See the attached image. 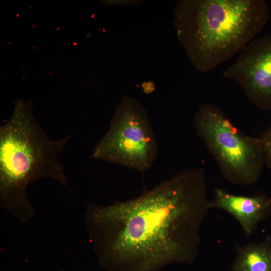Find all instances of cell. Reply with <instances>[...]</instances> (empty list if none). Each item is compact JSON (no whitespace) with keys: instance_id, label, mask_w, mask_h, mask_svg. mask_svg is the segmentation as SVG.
<instances>
[{"instance_id":"cell-6","label":"cell","mask_w":271,"mask_h":271,"mask_svg":"<svg viewBox=\"0 0 271 271\" xmlns=\"http://www.w3.org/2000/svg\"><path fill=\"white\" fill-rule=\"evenodd\" d=\"M223 73L257 108L271 111V35L254 39Z\"/></svg>"},{"instance_id":"cell-7","label":"cell","mask_w":271,"mask_h":271,"mask_svg":"<svg viewBox=\"0 0 271 271\" xmlns=\"http://www.w3.org/2000/svg\"><path fill=\"white\" fill-rule=\"evenodd\" d=\"M210 207L222 209L230 214L239 222L245 235L249 236L258 222L268 213L271 200L270 197L262 195H237L215 188Z\"/></svg>"},{"instance_id":"cell-2","label":"cell","mask_w":271,"mask_h":271,"mask_svg":"<svg viewBox=\"0 0 271 271\" xmlns=\"http://www.w3.org/2000/svg\"><path fill=\"white\" fill-rule=\"evenodd\" d=\"M269 17L263 0H183L175 7L174 25L194 67L206 73L239 54Z\"/></svg>"},{"instance_id":"cell-5","label":"cell","mask_w":271,"mask_h":271,"mask_svg":"<svg viewBox=\"0 0 271 271\" xmlns=\"http://www.w3.org/2000/svg\"><path fill=\"white\" fill-rule=\"evenodd\" d=\"M158 154V143L146 109L137 100L125 97L92 157L144 172L151 167Z\"/></svg>"},{"instance_id":"cell-9","label":"cell","mask_w":271,"mask_h":271,"mask_svg":"<svg viewBox=\"0 0 271 271\" xmlns=\"http://www.w3.org/2000/svg\"><path fill=\"white\" fill-rule=\"evenodd\" d=\"M265 165L271 169V127L260 138Z\"/></svg>"},{"instance_id":"cell-10","label":"cell","mask_w":271,"mask_h":271,"mask_svg":"<svg viewBox=\"0 0 271 271\" xmlns=\"http://www.w3.org/2000/svg\"><path fill=\"white\" fill-rule=\"evenodd\" d=\"M270 200H271V197H270Z\"/></svg>"},{"instance_id":"cell-4","label":"cell","mask_w":271,"mask_h":271,"mask_svg":"<svg viewBox=\"0 0 271 271\" xmlns=\"http://www.w3.org/2000/svg\"><path fill=\"white\" fill-rule=\"evenodd\" d=\"M194 124L225 179L242 185L257 181L265 165L260 138L245 134L219 107L211 103L199 108Z\"/></svg>"},{"instance_id":"cell-1","label":"cell","mask_w":271,"mask_h":271,"mask_svg":"<svg viewBox=\"0 0 271 271\" xmlns=\"http://www.w3.org/2000/svg\"><path fill=\"white\" fill-rule=\"evenodd\" d=\"M210 209L205 172L197 167L136 198L88 205L85 218L94 251L108 271H158L195 260Z\"/></svg>"},{"instance_id":"cell-3","label":"cell","mask_w":271,"mask_h":271,"mask_svg":"<svg viewBox=\"0 0 271 271\" xmlns=\"http://www.w3.org/2000/svg\"><path fill=\"white\" fill-rule=\"evenodd\" d=\"M71 136L50 139L33 115L31 103L18 100L10 119L0 127V205L22 223L35 211L27 198L28 186L50 178L66 186L58 161Z\"/></svg>"},{"instance_id":"cell-8","label":"cell","mask_w":271,"mask_h":271,"mask_svg":"<svg viewBox=\"0 0 271 271\" xmlns=\"http://www.w3.org/2000/svg\"><path fill=\"white\" fill-rule=\"evenodd\" d=\"M232 271H271V241L251 244L237 249Z\"/></svg>"}]
</instances>
